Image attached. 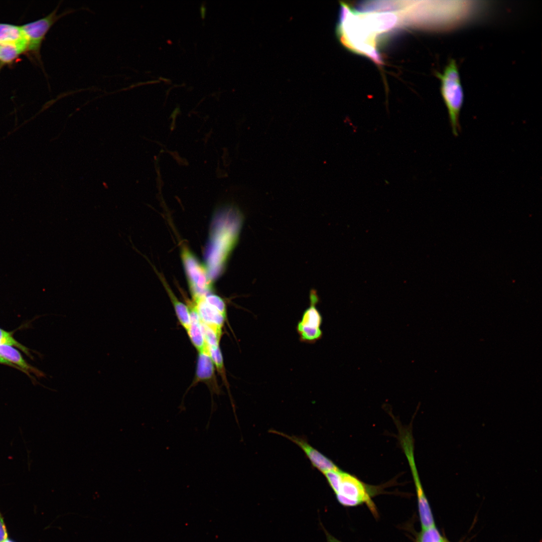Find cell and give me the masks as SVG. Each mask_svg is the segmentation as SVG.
Listing matches in <instances>:
<instances>
[{"label": "cell", "instance_id": "6da1fadb", "mask_svg": "<svg viewBox=\"0 0 542 542\" xmlns=\"http://www.w3.org/2000/svg\"><path fill=\"white\" fill-rule=\"evenodd\" d=\"M243 216L239 209L227 205L215 212L205 258L211 279H216L224 268L238 241Z\"/></svg>", "mask_w": 542, "mask_h": 542}, {"label": "cell", "instance_id": "7a4b0ae2", "mask_svg": "<svg viewBox=\"0 0 542 542\" xmlns=\"http://www.w3.org/2000/svg\"><path fill=\"white\" fill-rule=\"evenodd\" d=\"M336 33L346 48L368 57L378 65L382 64L381 56L376 49L377 39L366 28L358 11L350 8L346 15L338 19Z\"/></svg>", "mask_w": 542, "mask_h": 542}, {"label": "cell", "instance_id": "3957f363", "mask_svg": "<svg viewBox=\"0 0 542 542\" xmlns=\"http://www.w3.org/2000/svg\"><path fill=\"white\" fill-rule=\"evenodd\" d=\"M441 80V91L448 110L450 126L453 135L461 131L460 113L464 101V93L456 62L451 60L442 73H438Z\"/></svg>", "mask_w": 542, "mask_h": 542}, {"label": "cell", "instance_id": "277c9868", "mask_svg": "<svg viewBox=\"0 0 542 542\" xmlns=\"http://www.w3.org/2000/svg\"><path fill=\"white\" fill-rule=\"evenodd\" d=\"M378 491L377 487L367 485L354 475L341 470L338 487L335 494L342 506L354 507L365 504L377 517L378 512L372 497Z\"/></svg>", "mask_w": 542, "mask_h": 542}, {"label": "cell", "instance_id": "5b68a950", "mask_svg": "<svg viewBox=\"0 0 542 542\" xmlns=\"http://www.w3.org/2000/svg\"><path fill=\"white\" fill-rule=\"evenodd\" d=\"M181 256L192 300L205 297L213 290L212 280L204 265L186 247H182Z\"/></svg>", "mask_w": 542, "mask_h": 542}, {"label": "cell", "instance_id": "8992f818", "mask_svg": "<svg viewBox=\"0 0 542 542\" xmlns=\"http://www.w3.org/2000/svg\"><path fill=\"white\" fill-rule=\"evenodd\" d=\"M309 300L310 305L303 312L301 319L297 324L296 330L301 342L313 344L323 337V333L321 328L323 317L316 307L320 300L315 290L311 291Z\"/></svg>", "mask_w": 542, "mask_h": 542}, {"label": "cell", "instance_id": "52a82bcc", "mask_svg": "<svg viewBox=\"0 0 542 542\" xmlns=\"http://www.w3.org/2000/svg\"><path fill=\"white\" fill-rule=\"evenodd\" d=\"M57 10L56 8L46 17L21 26L27 42L28 51L39 54L42 41L52 26L61 17L75 11L68 10L57 15Z\"/></svg>", "mask_w": 542, "mask_h": 542}, {"label": "cell", "instance_id": "ba28073f", "mask_svg": "<svg viewBox=\"0 0 542 542\" xmlns=\"http://www.w3.org/2000/svg\"><path fill=\"white\" fill-rule=\"evenodd\" d=\"M272 432L289 439L299 446L305 452L312 465L321 472L324 473L338 468L330 459L310 446L304 439L294 436H289L275 430L272 431Z\"/></svg>", "mask_w": 542, "mask_h": 542}, {"label": "cell", "instance_id": "9c48e42d", "mask_svg": "<svg viewBox=\"0 0 542 542\" xmlns=\"http://www.w3.org/2000/svg\"><path fill=\"white\" fill-rule=\"evenodd\" d=\"M192 301L195 305L201 323L222 333L226 318L209 306L205 301V297Z\"/></svg>", "mask_w": 542, "mask_h": 542}, {"label": "cell", "instance_id": "30bf717a", "mask_svg": "<svg viewBox=\"0 0 542 542\" xmlns=\"http://www.w3.org/2000/svg\"><path fill=\"white\" fill-rule=\"evenodd\" d=\"M195 378L193 384L199 382H206L216 387L217 384L214 372V365L209 353L208 347L199 352Z\"/></svg>", "mask_w": 542, "mask_h": 542}, {"label": "cell", "instance_id": "8fae6325", "mask_svg": "<svg viewBox=\"0 0 542 542\" xmlns=\"http://www.w3.org/2000/svg\"><path fill=\"white\" fill-rule=\"evenodd\" d=\"M187 304L190 312V325L187 332L192 344L199 352L206 349L207 346L195 305L193 301H189Z\"/></svg>", "mask_w": 542, "mask_h": 542}, {"label": "cell", "instance_id": "7c38bea8", "mask_svg": "<svg viewBox=\"0 0 542 542\" xmlns=\"http://www.w3.org/2000/svg\"><path fill=\"white\" fill-rule=\"evenodd\" d=\"M0 356L13 364L18 367L22 371L30 375L32 372L41 376L43 373L30 365L23 358L20 352L14 346L7 345H0Z\"/></svg>", "mask_w": 542, "mask_h": 542}, {"label": "cell", "instance_id": "4fadbf2b", "mask_svg": "<svg viewBox=\"0 0 542 542\" xmlns=\"http://www.w3.org/2000/svg\"><path fill=\"white\" fill-rule=\"evenodd\" d=\"M25 44L27 45L21 26L0 23V44Z\"/></svg>", "mask_w": 542, "mask_h": 542}, {"label": "cell", "instance_id": "5bb4252c", "mask_svg": "<svg viewBox=\"0 0 542 542\" xmlns=\"http://www.w3.org/2000/svg\"><path fill=\"white\" fill-rule=\"evenodd\" d=\"M161 279L173 304L180 324L187 331L190 325V315L188 306L178 300L161 277Z\"/></svg>", "mask_w": 542, "mask_h": 542}, {"label": "cell", "instance_id": "9a60e30c", "mask_svg": "<svg viewBox=\"0 0 542 542\" xmlns=\"http://www.w3.org/2000/svg\"><path fill=\"white\" fill-rule=\"evenodd\" d=\"M27 51L28 46L25 44H0V62L3 64L11 63Z\"/></svg>", "mask_w": 542, "mask_h": 542}, {"label": "cell", "instance_id": "2e32d148", "mask_svg": "<svg viewBox=\"0 0 542 542\" xmlns=\"http://www.w3.org/2000/svg\"><path fill=\"white\" fill-rule=\"evenodd\" d=\"M209 353L211 356L214 366L216 367L218 373L220 374L223 381L227 386L228 382L226 376L225 367L223 363V357L220 350L219 345L207 346Z\"/></svg>", "mask_w": 542, "mask_h": 542}, {"label": "cell", "instance_id": "e0dca14e", "mask_svg": "<svg viewBox=\"0 0 542 542\" xmlns=\"http://www.w3.org/2000/svg\"><path fill=\"white\" fill-rule=\"evenodd\" d=\"M7 345L16 347L27 355L32 357L29 349L15 339L12 333L0 328V345Z\"/></svg>", "mask_w": 542, "mask_h": 542}, {"label": "cell", "instance_id": "ac0fdd59", "mask_svg": "<svg viewBox=\"0 0 542 542\" xmlns=\"http://www.w3.org/2000/svg\"><path fill=\"white\" fill-rule=\"evenodd\" d=\"M417 542H445L435 525L422 529L418 534Z\"/></svg>", "mask_w": 542, "mask_h": 542}, {"label": "cell", "instance_id": "d6986e66", "mask_svg": "<svg viewBox=\"0 0 542 542\" xmlns=\"http://www.w3.org/2000/svg\"><path fill=\"white\" fill-rule=\"evenodd\" d=\"M205 300L209 306L217 310L225 318H227L226 304L221 297L211 293L207 295L205 297Z\"/></svg>", "mask_w": 542, "mask_h": 542}, {"label": "cell", "instance_id": "ffe728a7", "mask_svg": "<svg viewBox=\"0 0 542 542\" xmlns=\"http://www.w3.org/2000/svg\"><path fill=\"white\" fill-rule=\"evenodd\" d=\"M8 539V533L3 517L0 512V542H5Z\"/></svg>", "mask_w": 542, "mask_h": 542}, {"label": "cell", "instance_id": "44dd1931", "mask_svg": "<svg viewBox=\"0 0 542 542\" xmlns=\"http://www.w3.org/2000/svg\"><path fill=\"white\" fill-rule=\"evenodd\" d=\"M322 527L325 532L327 542H342L337 539L334 536L332 535L330 533H329L324 527L323 525H322Z\"/></svg>", "mask_w": 542, "mask_h": 542}, {"label": "cell", "instance_id": "7402d4cb", "mask_svg": "<svg viewBox=\"0 0 542 542\" xmlns=\"http://www.w3.org/2000/svg\"><path fill=\"white\" fill-rule=\"evenodd\" d=\"M0 364H5L6 365H8V366H11L12 367L15 368L16 369L20 370V371H22L21 369H20L18 367H17V366L13 364L12 363H11V362H10L8 361H7V360L4 359V358H3L1 356H0Z\"/></svg>", "mask_w": 542, "mask_h": 542}, {"label": "cell", "instance_id": "603a6c76", "mask_svg": "<svg viewBox=\"0 0 542 542\" xmlns=\"http://www.w3.org/2000/svg\"><path fill=\"white\" fill-rule=\"evenodd\" d=\"M200 14L202 19L205 18L206 15V8L204 4H202L200 7Z\"/></svg>", "mask_w": 542, "mask_h": 542}, {"label": "cell", "instance_id": "cb8c5ba5", "mask_svg": "<svg viewBox=\"0 0 542 542\" xmlns=\"http://www.w3.org/2000/svg\"><path fill=\"white\" fill-rule=\"evenodd\" d=\"M3 65V64L2 63H0V70L1 69Z\"/></svg>", "mask_w": 542, "mask_h": 542}]
</instances>
